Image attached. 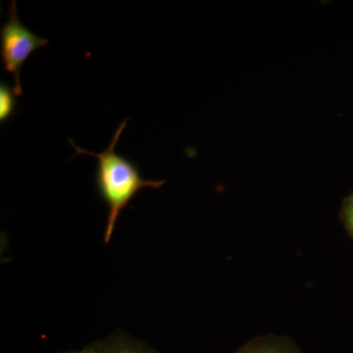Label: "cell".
Instances as JSON below:
<instances>
[{
    "mask_svg": "<svg viewBox=\"0 0 353 353\" xmlns=\"http://www.w3.org/2000/svg\"><path fill=\"white\" fill-rule=\"evenodd\" d=\"M128 120L129 119L121 123L114 134L110 145L101 153L83 150L69 139L70 143L76 150L75 155L88 154L97 159L95 183L102 201L105 202L108 208V222L103 239L106 245L111 240L121 212L138 194L139 190L146 188L160 189L166 182L165 180H145L139 167L131 159L116 152V145L127 126Z\"/></svg>",
    "mask_w": 353,
    "mask_h": 353,
    "instance_id": "6da1fadb",
    "label": "cell"
},
{
    "mask_svg": "<svg viewBox=\"0 0 353 353\" xmlns=\"http://www.w3.org/2000/svg\"><path fill=\"white\" fill-rule=\"evenodd\" d=\"M8 21L0 30V57L4 70L14 78V92L17 97L23 94L21 85V69L26 60L39 48L48 46V39L39 38L21 22L17 4H10Z\"/></svg>",
    "mask_w": 353,
    "mask_h": 353,
    "instance_id": "7a4b0ae2",
    "label": "cell"
},
{
    "mask_svg": "<svg viewBox=\"0 0 353 353\" xmlns=\"http://www.w3.org/2000/svg\"><path fill=\"white\" fill-rule=\"evenodd\" d=\"M85 353H158L124 332H116L83 347Z\"/></svg>",
    "mask_w": 353,
    "mask_h": 353,
    "instance_id": "3957f363",
    "label": "cell"
},
{
    "mask_svg": "<svg viewBox=\"0 0 353 353\" xmlns=\"http://www.w3.org/2000/svg\"><path fill=\"white\" fill-rule=\"evenodd\" d=\"M245 353H301L296 343L285 336H257L241 347Z\"/></svg>",
    "mask_w": 353,
    "mask_h": 353,
    "instance_id": "277c9868",
    "label": "cell"
},
{
    "mask_svg": "<svg viewBox=\"0 0 353 353\" xmlns=\"http://www.w3.org/2000/svg\"><path fill=\"white\" fill-rule=\"evenodd\" d=\"M14 88H11L6 82L0 83V122L6 123L15 113L17 108Z\"/></svg>",
    "mask_w": 353,
    "mask_h": 353,
    "instance_id": "5b68a950",
    "label": "cell"
},
{
    "mask_svg": "<svg viewBox=\"0 0 353 353\" xmlns=\"http://www.w3.org/2000/svg\"><path fill=\"white\" fill-rule=\"evenodd\" d=\"M341 219L345 228L353 238V192L343 201L341 208Z\"/></svg>",
    "mask_w": 353,
    "mask_h": 353,
    "instance_id": "8992f818",
    "label": "cell"
},
{
    "mask_svg": "<svg viewBox=\"0 0 353 353\" xmlns=\"http://www.w3.org/2000/svg\"><path fill=\"white\" fill-rule=\"evenodd\" d=\"M59 353H85V350H73V352H59Z\"/></svg>",
    "mask_w": 353,
    "mask_h": 353,
    "instance_id": "52a82bcc",
    "label": "cell"
},
{
    "mask_svg": "<svg viewBox=\"0 0 353 353\" xmlns=\"http://www.w3.org/2000/svg\"><path fill=\"white\" fill-rule=\"evenodd\" d=\"M234 353H245L243 352V350H241V348H240V350H238V352H236Z\"/></svg>",
    "mask_w": 353,
    "mask_h": 353,
    "instance_id": "ba28073f",
    "label": "cell"
}]
</instances>
